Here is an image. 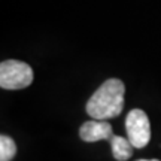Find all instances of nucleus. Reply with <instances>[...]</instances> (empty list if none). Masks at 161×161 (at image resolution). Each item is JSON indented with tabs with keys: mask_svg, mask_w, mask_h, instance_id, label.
<instances>
[{
	"mask_svg": "<svg viewBox=\"0 0 161 161\" xmlns=\"http://www.w3.org/2000/svg\"><path fill=\"white\" fill-rule=\"evenodd\" d=\"M110 149H112V155L118 161H125L133 155V149L134 146L131 142L125 137L121 136H112L110 139Z\"/></svg>",
	"mask_w": 161,
	"mask_h": 161,
	"instance_id": "39448f33",
	"label": "nucleus"
},
{
	"mask_svg": "<svg viewBox=\"0 0 161 161\" xmlns=\"http://www.w3.org/2000/svg\"><path fill=\"white\" fill-rule=\"evenodd\" d=\"M33 69L19 60H5L0 64V86L3 90H23L31 85Z\"/></svg>",
	"mask_w": 161,
	"mask_h": 161,
	"instance_id": "f03ea898",
	"label": "nucleus"
},
{
	"mask_svg": "<svg viewBox=\"0 0 161 161\" xmlns=\"http://www.w3.org/2000/svg\"><path fill=\"white\" fill-rule=\"evenodd\" d=\"M127 139L137 149H142L151 140V122L142 109H133L125 118Z\"/></svg>",
	"mask_w": 161,
	"mask_h": 161,
	"instance_id": "7ed1b4c3",
	"label": "nucleus"
},
{
	"mask_svg": "<svg viewBox=\"0 0 161 161\" xmlns=\"http://www.w3.org/2000/svg\"><path fill=\"white\" fill-rule=\"evenodd\" d=\"M137 161H160V160H137Z\"/></svg>",
	"mask_w": 161,
	"mask_h": 161,
	"instance_id": "0eeeda50",
	"label": "nucleus"
},
{
	"mask_svg": "<svg viewBox=\"0 0 161 161\" xmlns=\"http://www.w3.org/2000/svg\"><path fill=\"white\" fill-rule=\"evenodd\" d=\"M125 85L119 79H108L86 102V114L92 119H112L124 109Z\"/></svg>",
	"mask_w": 161,
	"mask_h": 161,
	"instance_id": "f257e3e1",
	"label": "nucleus"
},
{
	"mask_svg": "<svg viewBox=\"0 0 161 161\" xmlns=\"http://www.w3.org/2000/svg\"><path fill=\"white\" fill-rule=\"evenodd\" d=\"M17 154V143L14 139L2 134L0 136V161H12Z\"/></svg>",
	"mask_w": 161,
	"mask_h": 161,
	"instance_id": "423d86ee",
	"label": "nucleus"
},
{
	"mask_svg": "<svg viewBox=\"0 0 161 161\" xmlns=\"http://www.w3.org/2000/svg\"><path fill=\"white\" fill-rule=\"evenodd\" d=\"M79 136L84 142L92 143L98 140H110L114 131L112 125L106 119H90L80 125Z\"/></svg>",
	"mask_w": 161,
	"mask_h": 161,
	"instance_id": "20e7f679",
	"label": "nucleus"
}]
</instances>
